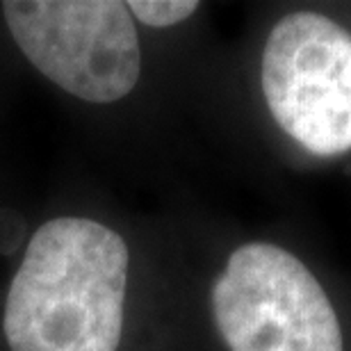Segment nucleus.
Listing matches in <instances>:
<instances>
[{"label": "nucleus", "mask_w": 351, "mask_h": 351, "mask_svg": "<svg viewBox=\"0 0 351 351\" xmlns=\"http://www.w3.org/2000/svg\"><path fill=\"white\" fill-rule=\"evenodd\" d=\"M128 247L108 226L58 217L32 235L5 304L12 351H117Z\"/></svg>", "instance_id": "obj_1"}, {"label": "nucleus", "mask_w": 351, "mask_h": 351, "mask_svg": "<svg viewBox=\"0 0 351 351\" xmlns=\"http://www.w3.org/2000/svg\"><path fill=\"white\" fill-rule=\"evenodd\" d=\"M263 94L276 123L306 151L351 149V34L317 12L287 14L263 51Z\"/></svg>", "instance_id": "obj_4"}, {"label": "nucleus", "mask_w": 351, "mask_h": 351, "mask_svg": "<svg viewBox=\"0 0 351 351\" xmlns=\"http://www.w3.org/2000/svg\"><path fill=\"white\" fill-rule=\"evenodd\" d=\"M213 313L230 351H342L331 299L290 251L267 242L235 249L213 287Z\"/></svg>", "instance_id": "obj_2"}, {"label": "nucleus", "mask_w": 351, "mask_h": 351, "mask_svg": "<svg viewBox=\"0 0 351 351\" xmlns=\"http://www.w3.org/2000/svg\"><path fill=\"white\" fill-rule=\"evenodd\" d=\"M25 237V221L16 210L3 208L0 210V254H14Z\"/></svg>", "instance_id": "obj_6"}, {"label": "nucleus", "mask_w": 351, "mask_h": 351, "mask_svg": "<svg viewBox=\"0 0 351 351\" xmlns=\"http://www.w3.org/2000/svg\"><path fill=\"white\" fill-rule=\"evenodd\" d=\"M16 46L55 85L89 103L128 96L142 71L137 27L119 0H7Z\"/></svg>", "instance_id": "obj_3"}, {"label": "nucleus", "mask_w": 351, "mask_h": 351, "mask_svg": "<svg viewBox=\"0 0 351 351\" xmlns=\"http://www.w3.org/2000/svg\"><path fill=\"white\" fill-rule=\"evenodd\" d=\"M130 16H137L151 27H169L189 19L199 10L194 0H130L125 3Z\"/></svg>", "instance_id": "obj_5"}]
</instances>
